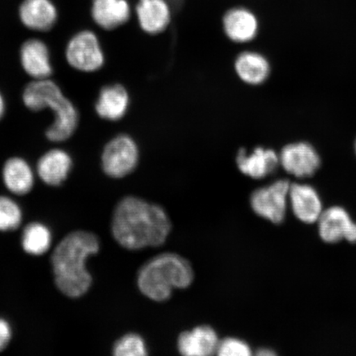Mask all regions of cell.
Wrapping results in <instances>:
<instances>
[{
  "label": "cell",
  "instance_id": "obj_1",
  "mask_svg": "<svg viewBox=\"0 0 356 356\" xmlns=\"http://www.w3.org/2000/svg\"><path fill=\"white\" fill-rule=\"evenodd\" d=\"M171 229V220L163 207L134 195L120 200L111 220L113 238L128 250L161 246Z\"/></svg>",
  "mask_w": 356,
  "mask_h": 356
},
{
  "label": "cell",
  "instance_id": "obj_2",
  "mask_svg": "<svg viewBox=\"0 0 356 356\" xmlns=\"http://www.w3.org/2000/svg\"><path fill=\"white\" fill-rule=\"evenodd\" d=\"M100 249L95 234L78 230L66 235L51 256L56 286L67 297L77 299L89 291L92 278L87 269V260Z\"/></svg>",
  "mask_w": 356,
  "mask_h": 356
},
{
  "label": "cell",
  "instance_id": "obj_3",
  "mask_svg": "<svg viewBox=\"0 0 356 356\" xmlns=\"http://www.w3.org/2000/svg\"><path fill=\"white\" fill-rule=\"evenodd\" d=\"M195 277L190 262L177 253L166 252L151 258L137 275L140 291L156 302L166 301L177 289L191 286Z\"/></svg>",
  "mask_w": 356,
  "mask_h": 356
},
{
  "label": "cell",
  "instance_id": "obj_4",
  "mask_svg": "<svg viewBox=\"0 0 356 356\" xmlns=\"http://www.w3.org/2000/svg\"><path fill=\"white\" fill-rule=\"evenodd\" d=\"M22 101L31 111L50 108L54 111L55 121L47 131V136L51 141L66 140L76 130L78 111L72 102L64 96L59 86L51 80L35 79L25 88Z\"/></svg>",
  "mask_w": 356,
  "mask_h": 356
},
{
  "label": "cell",
  "instance_id": "obj_5",
  "mask_svg": "<svg viewBox=\"0 0 356 356\" xmlns=\"http://www.w3.org/2000/svg\"><path fill=\"white\" fill-rule=\"evenodd\" d=\"M140 159V149L136 140L128 134H120L102 150V171L111 178H123L136 170Z\"/></svg>",
  "mask_w": 356,
  "mask_h": 356
},
{
  "label": "cell",
  "instance_id": "obj_6",
  "mask_svg": "<svg viewBox=\"0 0 356 356\" xmlns=\"http://www.w3.org/2000/svg\"><path fill=\"white\" fill-rule=\"evenodd\" d=\"M66 60L71 67L86 73L99 71L105 64V54L99 39L91 31H83L70 40Z\"/></svg>",
  "mask_w": 356,
  "mask_h": 356
},
{
  "label": "cell",
  "instance_id": "obj_7",
  "mask_svg": "<svg viewBox=\"0 0 356 356\" xmlns=\"http://www.w3.org/2000/svg\"><path fill=\"white\" fill-rule=\"evenodd\" d=\"M289 188L287 180H278L255 190L250 198L253 211L274 224H280L286 216Z\"/></svg>",
  "mask_w": 356,
  "mask_h": 356
},
{
  "label": "cell",
  "instance_id": "obj_8",
  "mask_svg": "<svg viewBox=\"0 0 356 356\" xmlns=\"http://www.w3.org/2000/svg\"><path fill=\"white\" fill-rule=\"evenodd\" d=\"M280 165L293 177L314 176L321 166V158L314 147L307 142H296L284 146L279 154Z\"/></svg>",
  "mask_w": 356,
  "mask_h": 356
},
{
  "label": "cell",
  "instance_id": "obj_9",
  "mask_svg": "<svg viewBox=\"0 0 356 356\" xmlns=\"http://www.w3.org/2000/svg\"><path fill=\"white\" fill-rule=\"evenodd\" d=\"M318 224L320 238L325 243H336L343 239L356 243V222L344 208L332 207L323 211Z\"/></svg>",
  "mask_w": 356,
  "mask_h": 356
},
{
  "label": "cell",
  "instance_id": "obj_10",
  "mask_svg": "<svg viewBox=\"0 0 356 356\" xmlns=\"http://www.w3.org/2000/svg\"><path fill=\"white\" fill-rule=\"evenodd\" d=\"M235 160L238 170L253 179H264L273 175L280 165L279 154L264 147H256L252 150L240 149Z\"/></svg>",
  "mask_w": 356,
  "mask_h": 356
},
{
  "label": "cell",
  "instance_id": "obj_11",
  "mask_svg": "<svg viewBox=\"0 0 356 356\" xmlns=\"http://www.w3.org/2000/svg\"><path fill=\"white\" fill-rule=\"evenodd\" d=\"M289 204L293 215L305 224L318 222L323 211L322 200L318 191L308 184H291Z\"/></svg>",
  "mask_w": 356,
  "mask_h": 356
},
{
  "label": "cell",
  "instance_id": "obj_12",
  "mask_svg": "<svg viewBox=\"0 0 356 356\" xmlns=\"http://www.w3.org/2000/svg\"><path fill=\"white\" fill-rule=\"evenodd\" d=\"M131 106V95L120 83L110 84L101 89L96 101V113L102 119L118 122L126 117Z\"/></svg>",
  "mask_w": 356,
  "mask_h": 356
},
{
  "label": "cell",
  "instance_id": "obj_13",
  "mask_svg": "<svg viewBox=\"0 0 356 356\" xmlns=\"http://www.w3.org/2000/svg\"><path fill=\"white\" fill-rule=\"evenodd\" d=\"M222 29L229 41L245 44L253 41L258 33V21L254 13L245 8H234L225 13Z\"/></svg>",
  "mask_w": 356,
  "mask_h": 356
},
{
  "label": "cell",
  "instance_id": "obj_14",
  "mask_svg": "<svg viewBox=\"0 0 356 356\" xmlns=\"http://www.w3.org/2000/svg\"><path fill=\"white\" fill-rule=\"evenodd\" d=\"M136 11L140 29L147 34L162 33L170 24L171 8L166 0H139Z\"/></svg>",
  "mask_w": 356,
  "mask_h": 356
},
{
  "label": "cell",
  "instance_id": "obj_15",
  "mask_svg": "<svg viewBox=\"0 0 356 356\" xmlns=\"http://www.w3.org/2000/svg\"><path fill=\"white\" fill-rule=\"evenodd\" d=\"M234 68L238 78L250 86H259L270 77L271 67L268 59L254 51L240 52L235 58Z\"/></svg>",
  "mask_w": 356,
  "mask_h": 356
},
{
  "label": "cell",
  "instance_id": "obj_16",
  "mask_svg": "<svg viewBox=\"0 0 356 356\" xmlns=\"http://www.w3.org/2000/svg\"><path fill=\"white\" fill-rule=\"evenodd\" d=\"M219 337L210 326L202 325L181 334L177 340V349L186 356H207L216 353Z\"/></svg>",
  "mask_w": 356,
  "mask_h": 356
},
{
  "label": "cell",
  "instance_id": "obj_17",
  "mask_svg": "<svg viewBox=\"0 0 356 356\" xmlns=\"http://www.w3.org/2000/svg\"><path fill=\"white\" fill-rule=\"evenodd\" d=\"M20 59L25 72L34 79L51 76L52 67L47 44L38 39L26 41L21 48Z\"/></svg>",
  "mask_w": 356,
  "mask_h": 356
},
{
  "label": "cell",
  "instance_id": "obj_18",
  "mask_svg": "<svg viewBox=\"0 0 356 356\" xmlns=\"http://www.w3.org/2000/svg\"><path fill=\"white\" fill-rule=\"evenodd\" d=\"M72 159L65 151L55 149L48 151L38 160V176L49 186H60L72 168Z\"/></svg>",
  "mask_w": 356,
  "mask_h": 356
},
{
  "label": "cell",
  "instance_id": "obj_19",
  "mask_svg": "<svg viewBox=\"0 0 356 356\" xmlns=\"http://www.w3.org/2000/svg\"><path fill=\"white\" fill-rule=\"evenodd\" d=\"M131 13L127 0H93L92 19L105 30H114L126 24Z\"/></svg>",
  "mask_w": 356,
  "mask_h": 356
},
{
  "label": "cell",
  "instance_id": "obj_20",
  "mask_svg": "<svg viewBox=\"0 0 356 356\" xmlns=\"http://www.w3.org/2000/svg\"><path fill=\"white\" fill-rule=\"evenodd\" d=\"M19 15L26 28L42 32L51 29L57 19L56 8L50 0H25Z\"/></svg>",
  "mask_w": 356,
  "mask_h": 356
},
{
  "label": "cell",
  "instance_id": "obj_21",
  "mask_svg": "<svg viewBox=\"0 0 356 356\" xmlns=\"http://www.w3.org/2000/svg\"><path fill=\"white\" fill-rule=\"evenodd\" d=\"M3 180L7 189L12 193L17 195H26L33 188V171L24 159L12 158L4 164Z\"/></svg>",
  "mask_w": 356,
  "mask_h": 356
},
{
  "label": "cell",
  "instance_id": "obj_22",
  "mask_svg": "<svg viewBox=\"0 0 356 356\" xmlns=\"http://www.w3.org/2000/svg\"><path fill=\"white\" fill-rule=\"evenodd\" d=\"M51 242V230L42 222H30L22 232V247L30 255H43L50 249Z\"/></svg>",
  "mask_w": 356,
  "mask_h": 356
},
{
  "label": "cell",
  "instance_id": "obj_23",
  "mask_svg": "<svg viewBox=\"0 0 356 356\" xmlns=\"http://www.w3.org/2000/svg\"><path fill=\"white\" fill-rule=\"evenodd\" d=\"M22 220L21 208L15 200L0 195V231L7 232L19 228Z\"/></svg>",
  "mask_w": 356,
  "mask_h": 356
},
{
  "label": "cell",
  "instance_id": "obj_24",
  "mask_svg": "<svg viewBox=\"0 0 356 356\" xmlns=\"http://www.w3.org/2000/svg\"><path fill=\"white\" fill-rule=\"evenodd\" d=\"M145 341L136 333H129L115 342L113 353L115 356H144L148 354Z\"/></svg>",
  "mask_w": 356,
  "mask_h": 356
},
{
  "label": "cell",
  "instance_id": "obj_25",
  "mask_svg": "<svg viewBox=\"0 0 356 356\" xmlns=\"http://www.w3.org/2000/svg\"><path fill=\"white\" fill-rule=\"evenodd\" d=\"M216 353L221 356H248L252 355V349L238 338L227 337L220 341Z\"/></svg>",
  "mask_w": 356,
  "mask_h": 356
},
{
  "label": "cell",
  "instance_id": "obj_26",
  "mask_svg": "<svg viewBox=\"0 0 356 356\" xmlns=\"http://www.w3.org/2000/svg\"><path fill=\"white\" fill-rule=\"evenodd\" d=\"M12 328L6 320L0 318V351L6 348L11 341Z\"/></svg>",
  "mask_w": 356,
  "mask_h": 356
},
{
  "label": "cell",
  "instance_id": "obj_27",
  "mask_svg": "<svg viewBox=\"0 0 356 356\" xmlns=\"http://www.w3.org/2000/svg\"><path fill=\"white\" fill-rule=\"evenodd\" d=\"M257 355L259 356H274L275 355V353L273 350L261 348L257 350Z\"/></svg>",
  "mask_w": 356,
  "mask_h": 356
},
{
  "label": "cell",
  "instance_id": "obj_28",
  "mask_svg": "<svg viewBox=\"0 0 356 356\" xmlns=\"http://www.w3.org/2000/svg\"><path fill=\"white\" fill-rule=\"evenodd\" d=\"M4 111H6V102H4L3 97L0 93V119L3 118Z\"/></svg>",
  "mask_w": 356,
  "mask_h": 356
},
{
  "label": "cell",
  "instance_id": "obj_29",
  "mask_svg": "<svg viewBox=\"0 0 356 356\" xmlns=\"http://www.w3.org/2000/svg\"><path fill=\"white\" fill-rule=\"evenodd\" d=\"M355 154H356V140H355Z\"/></svg>",
  "mask_w": 356,
  "mask_h": 356
}]
</instances>
